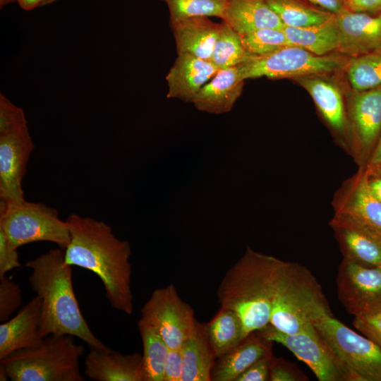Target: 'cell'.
Instances as JSON below:
<instances>
[{"instance_id":"cell-40","label":"cell","mask_w":381,"mask_h":381,"mask_svg":"<svg viewBox=\"0 0 381 381\" xmlns=\"http://www.w3.org/2000/svg\"><path fill=\"white\" fill-rule=\"evenodd\" d=\"M183 368L181 349H169L164 368V381H181Z\"/></svg>"},{"instance_id":"cell-45","label":"cell","mask_w":381,"mask_h":381,"mask_svg":"<svg viewBox=\"0 0 381 381\" xmlns=\"http://www.w3.org/2000/svg\"><path fill=\"white\" fill-rule=\"evenodd\" d=\"M379 164H381V135L366 167Z\"/></svg>"},{"instance_id":"cell-26","label":"cell","mask_w":381,"mask_h":381,"mask_svg":"<svg viewBox=\"0 0 381 381\" xmlns=\"http://www.w3.org/2000/svg\"><path fill=\"white\" fill-rule=\"evenodd\" d=\"M289 41L317 55H326L338 52L339 34L335 14L328 20L315 25L294 28L284 25Z\"/></svg>"},{"instance_id":"cell-10","label":"cell","mask_w":381,"mask_h":381,"mask_svg":"<svg viewBox=\"0 0 381 381\" xmlns=\"http://www.w3.org/2000/svg\"><path fill=\"white\" fill-rule=\"evenodd\" d=\"M258 332L288 349L308 366L319 381H356L314 325L295 334H286L269 324Z\"/></svg>"},{"instance_id":"cell-16","label":"cell","mask_w":381,"mask_h":381,"mask_svg":"<svg viewBox=\"0 0 381 381\" xmlns=\"http://www.w3.org/2000/svg\"><path fill=\"white\" fill-rule=\"evenodd\" d=\"M339 34L338 53L348 57L381 48V13L344 9L335 14Z\"/></svg>"},{"instance_id":"cell-36","label":"cell","mask_w":381,"mask_h":381,"mask_svg":"<svg viewBox=\"0 0 381 381\" xmlns=\"http://www.w3.org/2000/svg\"><path fill=\"white\" fill-rule=\"evenodd\" d=\"M270 381H308V377L296 364L273 356L270 361Z\"/></svg>"},{"instance_id":"cell-25","label":"cell","mask_w":381,"mask_h":381,"mask_svg":"<svg viewBox=\"0 0 381 381\" xmlns=\"http://www.w3.org/2000/svg\"><path fill=\"white\" fill-rule=\"evenodd\" d=\"M181 350L183 366L181 381H211L217 357L203 325L198 324L196 334L184 342Z\"/></svg>"},{"instance_id":"cell-28","label":"cell","mask_w":381,"mask_h":381,"mask_svg":"<svg viewBox=\"0 0 381 381\" xmlns=\"http://www.w3.org/2000/svg\"><path fill=\"white\" fill-rule=\"evenodd\" d=\"M138 329L143 343L145 381H164V368L169 347L159 334L140 319Z\"/></svg>"},{"instance_id":"cell-41","label":"cell","mask_w":381,"mask_h":381,"mask_svg":"<svg viewBox=\"0 0 381 381\" xmlns=\"http://www.w3.org/2000/svg\"><path fill=\"white\" fill-rule=\"evenodd\" d=\"M362 171L365 181L373 195L381 201V164L368 166Z\"/></svg>"},{"instance_id":"cell-35","label":"cell","mask_w":381,"mask_h":381,"mask_svg":"<svg viewBox=\"0 0 381 381\" xmlns=\"http://www.w3.org/2000/svg\"><path fill=\"white\" fill-rule=\"evenodd\" d=\"M27 125L24 110L0 93V135Z\"/></svg>"},{"instance_id":"cell-20","label":"cell","mask_w":381,"mask_h":381,"mask_svg":"<svg viewBox=\"0 0 381 381\" xmlns=\"http://www.w3.org/2000/svg\"><path fill=\"white\" fill-rule=\"evenodd\" d=\"M274 342L253 332L237 345L217 358L211 374L212 381H235L256 361L273 356Z\"/></svg>"},{"instance_id":"cell-22","label":"cell","mask_w":381,"mask_h":381,"mask_svg":"<svg viewBox=\"0 0 381 381\" xmlns=\"http://www.w3.org/2000/svg\"><path fill=\"white\" fill-rule=\"evenodd\" d=\"M170 26L178 54H189L210 60L222 22L217 23L209 17L195 16L171 22Z\"/></svg>"},{"instance_id":"cell-34","label":"cell","mask_w":381,"mask_h":381,"mask_svg":"<svg viewBox=\"0 0 381 381\" xmlns=\"http://www.w3.org/2000/svg\"><path fill=\"white\" fill-rule=\"evenodd\" d=\"M22 304V291L20 286L11 279L0 277V321L10 319L12 314Z\"/></svg>"},{"instance_id":"cell-31","label":"cell","mask_w":381,"mask_h":381,"mask_svg":"<svg viewBox=\"0 0 381 381\" xmlns=\"http://www.w3.org/2000/svg\"><path fill=\"white\" fill-rule=\"evenodd\" d=\"M248 54L239 35L224 20L209 61L219 71L243 63Z\"/></svg>"},{"instance_id":"cell-1","label":"cell","mask_w":381,"mask_h":381,"mask_svg":"<svg viewBox=\"0 0 381 381\" xmlns=\"http://www.w3.org/2000/svg\"><path fill=\"white\" fill-rule=\"evenodd\" d=\"M70 241L64 250L65 262L95 273L101 280L111 306L126 315L133 312L131 290V250L102 221L71 214L66 220Z\"/></svg>"},{"instance_id":"cell-4","label":"cell","mask_w":381,"mask_h":381,"mask_svg":"<svg viewBox=\"0 0 381 381\" xmlns=\"http://www.w3.org/2000/svg\"><path fill=\"white\" fill-rule=\"evenodd\" d=\"M69 334H49L34 348L15 351L2 360L12 381H85L79 360L85 347Z\"/></svg>"},{"instance_id":"cell-7","label":"cell","mask_w":381,"mask_h":381,"mask_svg":"<svg viewBox=\"0 0 381 381\" xmlns=\"http://www.w3.org/2000/svg\"><path fill=\"white\" fill-rule=\"evenodd\" d=\"M348 56L341 54L317 55L302 47L289 45L262 56H249L238 66L242 79H270L324 75L345 68Z\"/></svg>"},{"instance_id":"cell-38","label":"cell","mask_w":381,"mask_h":381,"mask_svg":"<svg viewBox=\"0 0 381 381\" xmlns=\"http://www.w3.org/2000/svg\"><path fill=\"white\" fill-rule=\"evenodd\" d=\"M20 267L17 249L11 248L4 232L0 230V277Z\"/></svg>"},{"instance_id":"cell-24","label":"cell","mask_w":381,"mask_h":381,"mask_svg":"<svg viewBox=\"0 0 381 381\" xmlns=\"http://www.w3.org/2000/svg\"><path fill=\"white\" fill-rule=\"evenodd\" d=\"M238 35L284 24L265 0H229L223 20Z\"/></svg>"},{"instance_id":"cell-39","label":"cell","mask_w":381,"mask_h":381,"mask_svg":"<svg viewBox=\"0 0 381 381\" xmlns=\"http://www.w3.org/2000/svg\"><path fill=\"white\" fill-rule=\"evenodd\" d=\"M263 358L243 371L235 381H267L269 380L270 365L272 358Z\"/></svg>"},{"instance_id":"cell-27","label":"cell","mask_w":381,"mask_h":381,"mask_svg":"<svg viewBox=\"0 0 381 381\" xmlns=\"http://www.w3.org/2000/svg\"><path fill=\"white\" fill-rule=\"evenodd\" d=\"M203 327L217 358L246 337L241 319L229 308L221 307L214 317Z\"/></svg>"},{"instance_id":"cell-49","label":"cell","mask_w":381,"mask_h":381,"mask_svg":"<svg viewBox=\"0 0 381 381\" xmlns=\"http://www.w3.org/2000/svg\"><path fill=\"white\" fill-rule=\"evenodd\" d=\"M16 0H7V4L13 2H16Z\"/></svg>"},{"instance_id":"cell-33","label":"cell","mask_w":381,"mask_h":381,"mask_svg":"<svg viewBox=\"0 0 381 381\" xmlns=\"http://www.w3.org/2000/svg\"><path fill=\"white\" fill-rule=\"evenodd\" d=\"M239 36L249 56H262L282 47L293 45L282 28H262Z\"/></svg>"},{"instance_id":"cell-47","label":"cell","mask_w":381,"mask_h":381,"mask_svg":"<svg viewBox=\"0 0 381 381\" xmlns=\"http://www.w3.org/2000/svg\"><path fill=\"white\" fill-rule=\"evenodd\" d=\"M6 5H7V0H0V8H4Z\"/></svg>"},{"instance_id":"cell-5","label":"cell","mask_w":381,"mask_h":381,"mask_svg":"<svg viewBox=\"0 0 381 381\" xmlns=\"http://www.w3.org/2000/svg\"><path fill=\"white\" fill-rule=\"evenodd\" d=\"M331 312L322 286L305 266L290 262L276 296L270 325L286 334H295L313 325L314 320Z\"/></svg>"},{"instance_id":"cell-30","label":"cell","mask_w":381,"mask_h":381,"mask_svg":"<svg viewBox=\"0 0 381 381\" xmlns=\"http://www.w3.org/2000/svg\"><path fill=\"white\" fill-rule=\"evenodd\" d=\"M353 92H361L381 85V48L362 55L349 57L344 68Z\"/></svg>"},{"instance_id":"cell-9","label":"cell","mask_w":381,"mask_h":381,"mask_svg":"<svg viewBox=\"0 0 381 381\" xmlns=\"http://www.w3.org/2000/svg\"><path fill=\"white\" fill-rule=\"evenodd\" d=\"M140 319L153 328L169 349H181L193 337L199 322L193 309L180 297L174 284L153 291L141 309Z\"/></svg>"},{"instance_id":"cell-6","label":"cell","mask_w":381,"mask_h":381,"mask_svg":"<svg viewBox=\"0 0 381 381\" xmlns=\"http://www.w3.org/2000/svg\"><path fill=\"white\" fill-rule=\"evenodd\" d=\"M0 230L13 249L30 243L49 241L64 250L70 241L67 222L59 217L55 209L25 200L18 204L0 202Z\"/></svg>"},{"instance_id":"cell-43","label":"cell","mask_w":381,"mask_h":381,"mask_svg":"<svg viewBox=\"0 0 381 381\" xmlns=\"http://www.w3.org/2000/svg\"><path fill=\"white\" fill-rule=\"evenodd\" d=\"M317 8L337 14L345 9V0H307Z\"/></svg>"},{"instance_id":"cell-32","label":"cell","mask_w":381,"mask_h":381,"mask_svg":"<svg viewBox=\"0 0 381 381\" xmlns=\"http://www.w3.org/2000/svg\"><path fill=\"white\" fill-rule=\"evenodd\" d=\"M169 12V23L195 16L218 17L223 20L229 0H159Z\"/></svg>"},{"instance_id":"cell-29","label":"cell","mask_w":381,"mask_h":381,"mask_svg":"<svg viewBox=\"0 0 381 381\" xmlns=\"http://www.w3.org/2000/svg\"><path fill=\"white\" fill-rule=\"evenodd\" d=\"M284 25L301 28L328 20L333 13L310 6L301 0H265Z\"/></svg>"},{"instance_id":"cell-46","label":"cell","mask_w":381,"mask_h":381,"mask_svg":"<svg viewBox=\"0 0 381 381\" xmlns=\"http://www.w3.org/2000/svg\"><path fill=\"white\" fill-rule=\"evenodd\" d=\"M9 379L8 372L4 365L0 362V380L6 381Z\"/></svg>"},{"instance_id":"cell-19","label":"cell","mask_w":381,"mask_h":381,"mask_svg":"<svg viewBox=\"0 0 381 381\" xmlns=\"http://www.w3.org/2000/svg\"><path fill=\"white\" fill-rule=\"evenodd\" d=\"M218 71L209 60L189 54H178L166 75L167 97L192 102L200 90Z\"/></svg>"},{"instance_id":"cell-15","label":"cell","mask_w":381,"mask_h":381,"mask_svg":"<svg viewBox=\"0 0 381 381\" xmlns=\"http://www.w3.org/2000/svg\"><path fill=\"white\" fill-rule=\"evenodd\" d=\"M320 75L294 78L311 96L322 116L337 135L339 143L351 154V133L341 92Z\"/></svg>"},{"instance_id":"cell-17","label":"cell","mask_w":381,"mask_h":381,"mask_svg":"<svg viewBox=\"0 0 381 381\" xmlns=\"http://www.w3.org/2000/svg\"><path fill=\"white\" fill-rule=\"evenodd\" d=\"M84 362V375L94 381H145L143 355L123 354L106 349L90 348Z\"/></svg>"},{"instance_id":"cell-18","label":"cell","mask_w":381,"mask_h":381,"mask_svg":"<svg viewBox=\"0 0 381 381\" xmlns=\"http://www.w3.org/2000/svg\"><path fill=\"white\" fill-rule=\"evenodd\" d=\"M41 301L36 296L12 318L0 325V360L11 353L39 346Z\"/></svg>"},{"instance_id":"cell-13","label":"cell","mask_w":381,"mask_h":381,"mask_svg":"<svg viewBox=\"0 0 381 381\" xmlns=\"http://www.w3.org/2000/svg\"><path fill=\"white\" fill-rule=\"evenodd\" d=\"M330 223L361 227L381 234V201L370 191L361 170L346 180L333 200Z\"/></svg>"},{"instance_id":"cell-11","label":"cell","mask_w":381,"mask_h":381,"mask_svg":"<svg viewBox=\"0 0 381 381\" xmlns=\"http://www.w3.org/2000/svg\"><path fill=\"white\" fill-rule=\"evenodd\" d=\"M346 110L351 133V155L360 169H363L381 135V85L352 91Z\"/></svg>"},{"instance_id":"cell-42","label":"cell","mask_w":381,"mask_h":381,"mask_svg":"<svg viewBox=\"0 0 381 381\" xmlns=\"http://www.w3.org/2000/svg\"><path fill=\"white\" fill-rule=\"evenodd\" d=\"M345 8L354 12L381 13V0H345Z\"/></svg>"},{"instance_id":"cell-44","label":"cell","mask_w":381,"mask_h":381,"mask_svg":"<svg viewBox=\"0 0 381 381\" xmlns=\"http://www.w3.org/2000/svg\"><path fill=\"white\" fill-rule=\"evenodd\" d=\"M47 0H16V2L24 11H32L38 7L44 6Z\"/></svg>"},{"instance_id":"cell-8","label":"cell","mask_w":381,"mask_h":381,"mask_svg":"<svg viewBox=\"0 0 381 381\" xmlns=\"http://www.w3.org/2000/svg\"><path fill=\"white\" fill-rule=\"evenodd\" d=\"M313 325L356 381H381V349L374 341L353 331L331 312L317 318Z\"/></svg>"},{"instance_id":"cell-23","label":"cell","mask_w":381,"mask_h":381,"mask_svg":"<svg viewBox=\"0 0 381 381\" xmlns=\"http://www.w3.org/2000/svg\"><path fill=\"white\" fill-rule=\"evenodd\" d=\"M343 258L358 265L381 267V234L361 227L330 223Z\"/></svg>"},{"instance_id":"cell-3","label":"cell","mask_w":381,"mask_h":381,"mask_svg":"<svg viewBox=\"0 0 381 381\" xmlns=\"http://www.w3.org/2000/svg\"><path fill=\"white\" fill-rule=\"evenodd\" d=\"M30 268L29 283L41 301L40 334H69L90 348L107 347L92 332L83 317L72 282V266L61 248L51 249L25 265Z\"/></svg>"},{"instance_id":"cell-37","label":"cell","mask_w":381,"mask_h":381,"mask_svg":"<svg viewBox=\"0 0 381 381\" xmlns=\"http://www.w3.org/2000/svg\"><path fill=\"white\" fill-rule=\"evenodd\" d=\"M353 325L358 331L374 341L381 349V312L356 316Z\"/></svg>"},{"instance_id":"cell-14","label":"cell","mask_w":381,"mask_h":381,"mask_svg":"<svg viewBox=\"0 0 381 381\" xmlns=\"http://www.w3.org/2000/svg\"><path fill=\"white\" fill-rule=\"evenodd\" d=\"M34 148L28 126L0 135V198L6 204L24 201L22 181Z\"/></svg>"},{"instance_id":"cell-21","label":"cell","mask_w":381,"mask_h":381,"mask_svg":"<svg viewBox=\"0 0 381 381\" xmlns=\"http://www.w3.org/2000/svg\"><path fill=\"white\" fill-rule=\"evenodd\" d=\"M244 81L238 66L219 70L200 90L192 103L200 111L213 114L229 112L241 95Z\"/></svg>"},{"instance_id":"cell-2","label":"cell","mask_w":381,"mask_h":381,"mask_svg":"<svg viewBox=\"0 0 381 381\" xmlns=\"http://www.w3.org/2000/svg\"><path fill=\"white\" fill-rule=\"evenodd\" d=\"M290 262L247 247L243 256L226 272L217 287L222 308L238 314L246 337L270 324L273 305Z\"/></svg>"},{"instance_id":"cell-12","label":"cell","mask_w":381,"mask_h":381,"mask_svg":"<svg viewBox=\"0 0 381 381\" xmlns=\"http://www.w3.org/2000/svg\"><path fill=\"white\" fill-rule=\"evenodd\" d=\"M337 296L356 316L381 312V267H365L342 259L336 279Z\"/></svg>"},{"instance_id":"cell-48","label":"cell","mask_w":381,"mask_h":381,"mask_svg":"<svg viewBox=\"0 0 381 381\" xmlns=\"http://www.w3.org/2000/svg\"><path fill=\"white\" fill-rule=\"evenodd\" d=\"M59 0H47L45 6L53 4Z\"/></svg>"}]
</instances>
